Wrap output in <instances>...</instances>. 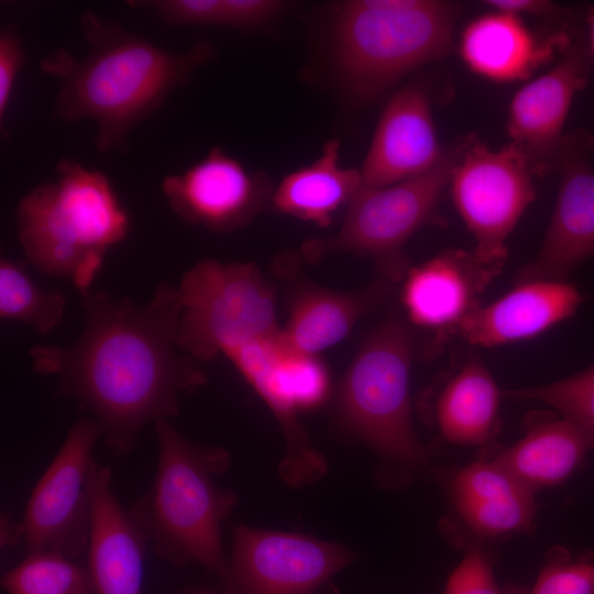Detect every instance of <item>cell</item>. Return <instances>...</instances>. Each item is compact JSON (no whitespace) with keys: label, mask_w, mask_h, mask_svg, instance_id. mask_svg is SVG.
I'll return each instance as SVG.
<instances>
[{"label":"cell","mask_w":594,"mask_h":594,"mask_svg":"<svg viewBox=\"0 0 594 594\" xmlns=\"http://www.w3.org/2000/svg\"><path fill=\"white\" fill-rule=\"evenodd\" d=\"M502 397L503 391L485 364L470 354L441 381L433 404L435 422L452 443L483 444L498 429Z\"/></svg>","instance_id":"7402d4cb"},{"label":"cell","mask_w":594,"mask_h":594,"mask_svg":"<svg viewBox=\"0 0 594 594\" xmlns=\"http://www.w3.org/2000/svg\"><path fill=\"white\" fill-rule=\"evenodd\" d=\"M8 594H98L87 565L54 552H34L1 579Z\"/></svg>","instance_id":"4316f807"},{"label":"cell","mask_w":594,"mask_h":594,"mask_svg":"<svg viewBox=\"0 0 594 594\" xmlns=\"http://www.w3.org/2000/svg\"><path fill=\"white\" fill-rule=\"evenodd\" d=\"M452 495L466 525L484 536L527 529L536 515L535 491L495 461L463 468Z\"/></svg>","instance_id":"44dd1931"},{"label":"cell","mask_w":594,"mask_h":594,"mask_svg":"<svg viewBox=\"0 0 594 594\" xmlns=\"http://www.w3.org/2000/svg\"><path fill=\"white\" fill-rule=\"evenodd\" d=\"M224 26L253 29L273 20L285 3L277 0H223Z\"/></svg>","instance_id":"d6a6232c"},{"label":"cell","mask_w":594,"mask_h":594,"mask_svg":"<svg viewBox=\"0 0 594 594\" xmlns=\"http://www.w3.org/2000/svg\"><path fill=\"white\" fill-rule=\"evenodd\" d=\"M592 59L583 25L554 66L521 86L510 100L509 143L522 153L535 176L556 170L568 113L588 80Z\"/></svg>","instance_id":"5bb4252c"},{"label":"cell","mask_w":594,"mask_h":594,"mask_svg":"<svg viewBox=\"0 0 594 594\" xmlns=\"http://www.w3.org/2000/svg\"><path fill=\"white\" fill-rule=\"evenodd\" d=\"M99 440L100 427L85 415L67 431L21 520L26 554L54 552L74 560L87 554L92 522L89 469Z\"/></svg>","instance_id":"8fae6325"},{"label":"cell","mask_w":594,"mask_h":594,"mask_svg":"<svg viewBox=\"0 0 594 594\" xmlns=\"http://www.w3.org/2000/svg\"><path fill=\"white\" fill-rule=\"evenodd\" d=\"M25 57L23 40L18 30L12 24H3L0 30V127L2 135L14 85Z\"/></svg>","instance_id":"1f68e13d"},{"label":"cell","mask_w":594,"mask_h":594,"mask_svg":"<svg viewBox=\"0 0 594 594\" xmlns=\"http://www.w3.org/2000/svg\"><path fill=\"white\" fill-rule=\"evenodd\" d=\"M161 189L177 217L212 232L249 224L273 193L263 173L249 170L218 146L184 172L165 176Z\"/></svg>","instance_id":"9a60e30c"},{"label":"cell","mask_w":594,"mask_h":594,"mask_svg":"<svg viewBox=\"0 0 594 594\" xmlns=\"http://www.w3.org/2000/svg\"><path fill=\"white\" fill-rule=\"evenodd\" d=\"M594 452V432L564 418H544L494 461L536 491L566 481Z\"/></svg>","instance_id":"603a6c76"},{"label":"cell","mask_w":594,"mask_h":594,"mask_svg":"<svg viewBox=\"0 0 594 594\" xmlns=\"http://www.w3.org/2000/svg\"><path fill=\"white\" fill-rule=\"evenodd\" d=\"M177 290L176 341L199 363L279 330L273 289L253 263L198 261Z\"/></svg>","instance_id":"ba28073f"},{"label":"cell","mask_w":594,"mask_h":594,"mask_svg":"<svg viewBox=\"0 0 594 594\" xmlns=\"http://www.w3.org/2000/svg\"><path fill=\"white\" fill-rule=\"evenodd\" d=\"M443 152L427 89L407 85L392 96L380 116L360 169L362 184L384 187L415 177L433 167Z\"/></svg>","instance_id":"e0dca14e"},{"label":"cell","mask_w":594,"mask_h":594,"mask_svg":"<svg viewBox=\"0 0 594 594\" xmlns=\"http://www.w3.org/2000/svg\"><path fill=\"white\" fill-rule=\"evenodd\" d=\"M23 529L21 521H13L7 514L1 516L0 544L1 549L23 543Z\"/></svg>","instance_id":"e575fe53"},{"label":"cell","mask_w":594,"mask_h":594,"mask_svg":"<svg viewBox=\"0 0 594 594\" xmlns=\"http://www.w3.org/2000/svg\"><path fill=\"white\" fill-rule=\"evenodd\" d=\"M340 143L328 141L311 164L286 175L271 196L273 208L302 221L327 227L363 186L360 169L339 163Z\"/></svg>","instance_id":"cb8c5ba5"},{"label":"cell","mask_w":594,"mask_h":594,"mask_svg":"<svg viewBox=\"0 0 594 594\" xmlns=\"http://www.w3.org/2000/svg\"><path fill=\"white\" fill-rule=\"evenodd\" d=\"M582 28L575 25L541 38L522 18L491 10L465 26L459 51L465 65L484 78L522 80L560 54Z\"/></svg>","instance_id":"ffe728a7"},{"label":"cell","mask_w":594,"mask_h":594,"mask_svg":"<svg viewBox=\"0 0 594 594\" xmlns=\"http://www.w3.org/2000/svg\"><path fill=\"white\" fill-rule=\"evenodd\" d=\"M442 594H504L486 557L470 550L450 574Z\"/></svg>","instance_id":"4dcf8cb0"},{"label":"cell","mask_w":594,"mask_h":594,"mask_svg":"<svg viewBox=\"0 0 594 594\" xmlns=\"http://www.w3.org/2000/svg\"><path fill=\"white\" fill-rule=\"evenodd\" d=\"M111 469H89L92 522L87 566L98 594H142L146 541L112 490Z\"/></svg>","instance_id":"ac0fdd59"},{"label":"cell","mask_w":594,"mask_h":594,"mask_svg":"<svg viewBox=\"0 0 594 594\" xmlns=\"http://www.w3.org/2000/svg\"><path fill=\"white\" fill-rule=\"evenodd\" d=\"M79 301L77 340L31 346L32 370L54 378L56 396L75 400L108 452L124 458L146 425L179 416L180 395L204 386L207 374L177 344V286L162 282L144 304L92 288Z\"/></svg>","instance_id":"6da1fadb"},{"label":"cell","mask_w":594,"mask_h":594,"mask_svg":"<svg viewBox=\"0 0 594 594\" xmlns=\"http://www.w3.org/2000/svg\"><path fill=\"white\" fill-rule=\"evenodd\" d=\"M491 10L516 16L530 15L562 23L575 22V14L559 4L547 0H488L483 2Z\"/></svg>","instance_id":"836d02e7"},{"label":"cell","mask_w":594,"mask_h":594,"mask_svg":"<svg viewBox=\"0 0 594 594\" xmlns=\"http://www.w3.org/2000/svg\"><path fill=\"white\" fill-rule=\"evenodd\" d=\"M226 356L265 402L282 425L287 453L279 472L286 483L301 486L327 472L323 457L309 444L298 414L320 406L330 392L327 367L294 349L278 331L248 341Z\"/></svg>","instance_id":"9c48e42d"},{"label":"cell","mask_w":594,"mask_h":594,"mask_svg":"<svg viewBox=\"0 0 594 594\" xmlns=\"http://www.w3.org/2000/svg\"><path fill=\"white\" fill-rule=\"evenodd\" d=\"M457 2L351 0L333 24L334 63L351 97L369 103L418 67L450 53Z\"/></svg>","instance_id":"5b68a950"},{"label":"cell","mask_w":594,"mask_h":594,"mask_svg":"<svg viewBox=\"0 0 594 594\" xmlns=\"http://www.w3.org/2000/svg\"><path fill=\"white\" fill-rule=\"evenodd\" d=\"M594 134H565L557 160L559 188L542 244L534 260L513 276V284L566 282L594 255Z\"/></svg>","instance_id":"4fadbf2b"},{"label":"cell","mask_w":594,"mask_h":594,"mask_svg":"<svg viewBox=\"0 0 594 594\" xmlns=\"http://www.w3.org/2000/svg\"><path fill=\"white\" fill-rule=\"evenodd\" d=\"M415 349L410 327L398 317L388 318L360 346L338 395L339 413L350 431L385 459L408 468L428 459L411 420Z\"/></svg>","instance_id":"8992f818"},{"label":"cell","mask_w":594,"mask_h":594,"mask_svg":"<svg viewBox=\"0 0 594 594\" xmlns=\"http://www.w3.org/2000/svg\"><path fill=\"white\" fill-rule=\"evenodd\" d=\"M78 23L86 55L55 48L40 68L58 81L53 117L67 123L92 120L95 147L105 155L124 153L132 130L216 56L207 41L185 52L165 50L92 10L82 11Z\"/></svg>","instance_id":"7a4b0ae2"},{"label":"cell","mask_w":594,"mask_h":594,"mask_svg":"<svg viewBox=\"0 0 594 594\" xmlns=\"http://www.w3.org/2000/svg\"><path fill=\"white\" fill-rule=\"evenodd\" d=\"M529 594H594V558L560 553L541 570Z\"/></svg>","instance_id":"f1b7e54d"},{"label":"cell","mask_w":594,"mask_h":594,"mask_svg":"<svg viewBox=\"0 0 594 594\" xmlns=\"http://www.w3.org/2000/svg\"><path fill=\"white\" fill-rule=\"evenodd\" d=\"M177 594H220L208 588H187ZM227 594V593H226Z\"/></svg>","instance_id":"8d00e7d4"},{"label":"cell","mask_w":594,"mask_h":594,"mask_svg":"<svg viewBox=\"0 0 594 594\" xmlns=\"http://www.w3.org/2000/svg\"><path fill=\"white\" fill-rule=\"evenodd\" d=\"M353 553L309 536L237 526L227 594H318Z\"/></svg>","instance_id":"7c38bea8"},{"label":"cell","mask_w":594,"mask_h":594,"mask_svg":"<svg viewBox=\"0 0 594 594\" xmlns=\"http://www.w3.org/2000/svg\"><path fill=\"white\" fill-rule=\"evenodd\" d=\"M503 397L543 403L562 418L594 432V364L553 383L503 391Z\"/></svg>","instance_id":"83f0119b"},{"label":"cell","mask_w":594,"mask_h":594,"mask_svg":"<svg viewBox=\"0 0 594 594\" xmlns=\"http://www.w3.org/2000/svg\"><path fill=\"white\" fill-rule=\"evenodd\" d=\"M66 298L58 289L45 290L29 276L22 263L0 260V318L28 324L43 336L64 318Z\"/></svg>","instance_id":"484cf974"},{"label":"cell","mask_w":594,"mask_h":594,"mask_svg":"<svg viewBox=\"0 0 594 594\" xmlns=\"http://www.w3.org/2000/svg\"><path fill=\"white\" fill-rule=\"evenodd\" d=\"M25 260L38 272L91 288L109 249L125 239L130 217L110 179L70 157L56 164V179L29 190L15 208Z\"/></svg>","instance_id":"277c9868"},{"label":"cell","mask_w":594,"mask_h":594,"mask_svg":"<svg viewBox=\"0 0 594 594\" xmlns=\"http://www.w3.org/2000/svg\"><path fill=\"white\" fill-rule=\"evenodd\" d=\"M534 176L526 157L512 143L491 150L471 134L448 189L482 262L503 268L507 239L536 199Z\"/></svg>","instance_id":"30bf717a"},{"label":"cell","mask_w":594,"mask_h":594,"mask_svg":"<svg viewBox=\"0 0 594 594\" xmlns=\"http://www.w3.org/2000/svg\"><path fill=\"white\" fill-rule=\"evenodd\" d=\"M583 300L581 290L569 280L514 285L507 294L470 315L457 336L483 348L530 340L572 317Z\"/></svg>","instance_id":"d6986e66"},{"label":"cell","mask_w":594,"mask_h":594,"mask_svg":"<svg viewBox=\"0 0 594 594\" xmlns=\"http://www.w3.org/2000/svg\"><path fill=\"white\" fill-rule=\"evenodd\" d=\"M581 14H582L583 25L585 29L587 45H588L592 58H594V6H588L586 10Z\"/></svg>","instance_id":"d590c367"},{"label":"cell","mask_w":594,"mask_h":594,"mask_svg":"<svg viewBox=\"0 0 594 594\" xmlns=\"http://www.w3.org/2000/svg\"><path fill=\"white\" fill-rule=\"evenodd\" d=\"M386 290V285L359 294L320 288L305 290L292 304L282 333L294 349L317 355L342 341Z\"/></svg>","instance_id":"d4e9b609"},{"label":"cell","mask_w":594,"mask_h":594,"mask_svg":"<svg viewBox=\"0 0 594 594\" xmlns=\"http://www.w3.org/2000/svg\"><path fill=\"white\" fill-rule=\"evenodd\" d=\"M128 4L155 13L170 26L224 25L223 0H146Z\"/></svg>","instance_id":"f546056e"},{"label":"cell","mask_w":594,"mask_h":594,"mask_svg":"<svg viewBox=\"0 0 594 594\" xmlns=\"http://www.w3.org/2000/svg\"><path fill=\"white\" fill-rule=\"evenodd\" d=\"M502 270L482 262L473 251L459 249L409 267L400 295L409 322L433 332L438 350L482 306V294Z\"/></svg>","instance_id":"2e32d148"},{"label":"cell","mask_w":594,"mask_h":594,"mask_svg":"<svg viewBox=\"0 0 594 594\" xmlns=\"http://www.w3.org/2000/svg\"><path fill=\"white\" fill-rule=\"evenodd\" d=\"M158 460L153 483L128 509L147 544L175 569L199 564L226 576L221 527L235 494L217 484L230 466L228 451L187 439L170 420L153 424Z\"/></svg>","instance_id":"3957f363"},{"label":"cell","mask_w":594,"mask_h":594,"mask_svg":"<svg viewBox=\"0 0 594 594\" xmlns=\"http://www.w3.org/2000/svg\"><path fill=\"white\" fill-rule=\"evenodd\" d=\"M470 138L468 134L446 147L439 162L420 175L384 187L362 186L348 205L339 231L331 238L307 241L302 254L311 261L331 252L370 256L388 279L404 278L409 268L404 246L436 219L452 169Z\"/></svg>","instance_id":"52a82bcc"}]
</instances>
